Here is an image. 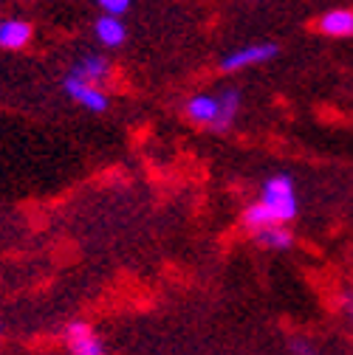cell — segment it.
I'll list each match as a JSON object with an SVG mask.
<instances>
[{
  "mask_svg": "<svg viewBox=\"0 0 353 355\" xmlns=\"http://www.w3.org/2000/svg\"><path fill=\"white\" fill-rule=\"evenodd\" d=\"M260 203L269 209V214L277 220V223H288V220H294L297 211H299L294 178L286 175V172H277V175L266 178L263 187H260Z\"/></svg>",
  "mask_w": 353,
  "mask_h": 355,
  "instance_id": "1",
  "label": "cell"
},
{
  "mask_svg": "<svg viewBox=\"0 0 353 355\" xmlns=\"http://www.w3.org/2000/svg\"><path fill=\"white\" fill-rule=\"evenodd\" d=\"M280 54V49L274 42H252V46H243V49H235L232 54L224 57L220 62V71H243V68H252V65H263V62H272L274 57Z\"/></svg>",
  "mask_w": 353,
  "mask_h": 355,
  "instance_id": "2",
  "label": "cell"
},
{
  "mask_svg": "<svg viewBox=\"0 0 353 355\" xmlns=\"http://www.w3.org/2000/svg\"><path fill=\"white\" fill-rule=\"evenodd\" d=\"M63 87H65V94L76 102V105H82L85 110H91V113H102V110H108V96H105V91L99 85H94V82H82V79H76V76H65V82H63Z\"/></svg>",
  "mask_w": 353,
  "mask_h": 355,
  "instance_id": "3",
  "label": "cell"
},
{
  "mask_svg": "<svg viewBox=\"0 0 353 355\" xmlns=\"http://www.w3.org/2000/svg\"><path fill=\"white\" fill-rule=\"evenodd\" d=\"M65 344L71 355H105V344L99 333L88 322H71L65 327Z\"/></svg>",
  "mask_w": 353,
  "mask_h": 355,
  "instance_id": "4",
  "label": "cell"
},
{
  "mask_svg": "<svg viewBox=\"0 0 353 355\" xmlns=\"http://www.w3.org/2000/svg\"><path fill=\"white\" fill-rule=\"evenodd\" d=\"M71 76H76V79H82V82L102 85V82L110 76V65H108V60H102L99 54H88V57H82L79 62H74Z\"/></svg>",
  "mask_w": 353,
  "mask_h": 355,
  "instance_id": "5",
  "label": "cell"
},
{
  "mask_svg": "<svg viewBox=\"0 0 353 355\" xmlns=\"http://www.w3.org/2000/svg\"><path fill=\"white\" fill-rule=\"evenodd\" d=\"M187 116L195 121V124H204V127H212L215 121H217V113H220V102H217V96H206V94H201V96H192L190 102H187Z\"/></svg>",
  "mask_w": 353,
  "mask_h": 355,
  "instance_id": "6",
  "label": "cell"
},
{
  "mask_svg": "<svg viewBox=\"0 0 353 355\" xmlns=\"http://www.w3.org/2000/svg\"><path fill=\"white\" fill-rule=\"evenodd\" d=\"M217 102H220V113H217V121L212 124L215 132H224L235 124L238 119V110H240V91H235V87H227V91L217 94Z\"/></svg>",
  "mask_w": 353,
  "mask_h": 355,
  "instance_id": "7",
  "label": "cell"
},
{
  "mask_svg": "<svg viewBox=\"0 0 353 355\" xmlns=\"http://www.w3.org/2000/svg\"><path fill=\"white\" fill-rule=\"evenodd\" d=\"M94 34H97V40L102 42V46H108V49H116V46H122V42L127 40V28H124V23L116 15L99 17L97 26H94Z\"/></svg>",
  "mask_w": 353,
  "mask_h": 355,
  "instance_id": "8",
  "label": "cell"
},
{
  "mask_svg": "<svg viewBox=\"0 0 353 355\" xmlns=\"http://www.w3.org/2000/svg\"><path fill=\"white\" fill-rule=\"evenodd\" d=\"M254 240L263 248H274V251H288L294 245V234L286 229V223H274V226H266V229L254 232Z\"/></svg>",
  "mask_w": 353,
  "mask_h": 355,
  "instance_id": "9",
  "label": "cell"
},
{
  "mask_svg": "<svg viewBox=\"0 0 353 355\" xmlns=\"http://www.w3.org/2000/svg\"><path fill=\"white\" fill-rule=\"evenodd\" d=\"M31 40V26L23 20H3L0 23V49H23Z\"/></svg>",
  "mask_w": 353,
  "mask_h": 355,
  "instance_id": "10",
  "label": "cell"
},
{
  "mask_svg": "<svg viewBox=\"0 0 353 355\" xmlns=\"http://www.w3.org/2000/svg\"><path fill=\"white\" fill-rule=\"evenodd\" d=\"M320 31H325L331 37H347V34H353V12H347V9L328 12L320 20Z\"/></svg>",
  "mask_w": 353,
  "mask_h": 355,
  "instance_id": "11",
  "label": "cell"
},
{
  "mask_svg": "<svg viewBox=\"0 0 353 355\" xmlns=\"http://www.w3.org/2000/svg\"><path fill=\"white\" fill-rule=\"evenodd\" d=\"M97 3H99V9L105 15H116V17L130 9V0H97Z\"/></svg>",
  "mask_w": 353,
  "mask_h": 355,
  "instance_id": "12",
  "label": "cell"
},
{
  "mask_svg": "<svg viewBox=\"0 0 353 355\" xmlns=\"http://www.w3.org/2000/svg\"><path fill=\"white\" fill-rule=\"evenodd\" d=\"M350 319H353V299H350Z\"/></svg>",
  "mask_w": 353,
  "mask_h": 355,
  "instance_id": "13",
  "label": "cell"
}]
</instances>
